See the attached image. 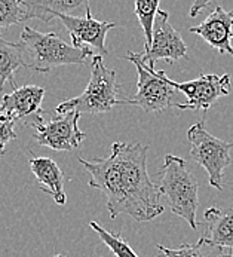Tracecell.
<instances>
[{"instance_id":"3","label":"cell","mask_w":233,"mask_h":257,"mask_svg":"<svg viewBox=\"0 0 233 257\" xmlns=\"http://www.w3.org/2000/svg\"><path fill=\"white\" fill-rule=\"evenodd\" d=\"M159 190L166 198L169 210L184 219L192 229H197L196 211L199 205L197 180L189 170L186 161L175 155H165V162L160 170Z\"/></svg>"},{"instance_id":"20","label":"cell","mask_w":233,"mask_h":257,"mask_svg":"<svg viewBox=\"0 0 233 257\" xmlns=\"http://www.w3.org/2000/svg\"><path fill=\"white\" fill-rule=\"evenodd\" d=\"M15 122L6 111L0 109V156L6 153V147L11 142L17 140Z\"/></svg>"},{"instance_id":"26","label":"cell","mask_w":233,"mask_h":257,"mask_svg":"<svg viewBox=\"0 0 233 257\" xmlns=\"http://www.w3.org/2000/svg\"><path fill=\"white\" fill-rule=\"evenodd\" d=\"M232 45H233V43H232Z\"/></svg>"},{"instance_id":"1","label":"cell","mask_w":233,"mask_h":257,"mask_svg":"<svg viewBox=\"0 0 233 257\" xmlns=\"http://www.w3.org/2000/svg\"><path fill=\"white\" fill-rule=\"evenodd\" d=\"M147 150L149 146L140 143L115 142L107 158L79 159L89 173L88 184L106 195L112 219L126 214L143 223L165 211L160 190L147 173Z\"/></svg>"},{"instance_id":"19","label":"cell","mask_w":233,"mask_h":257,"mask_svg":"<svg viewBox=\"0 0 233 257\" xmlns=\"http://www.w3.org/2000/svg\"><path fill=\"white\" fill-rule=\"evenodd\" d=\"M32 20L29 9L18 0H0V32Z\"/></svg>"},{"instance_id":"8","label":"cell","mask_w":233,"mask_h":257,"mask_svg":"<svg viewBox=\"0 0 233 257\" xmlns=\"http://www.w3.org/2000/svg\"><path fill=\"white\" fill-rule=\"evenodd\" d=\"M169 85L187 97L186 103H175L174 107L180 110L206 111L220 97L230 94V74H202L189 82H174L168 79Z\"/></svg>"},{"instance_id":"5","label":"cell","mask_w":233,"mask_h":257,"mask_svg":"<svg viewBox=\"0 0 233 257\" xmlns=\"http://www.w3.org/2000/svg\"><path fill=\"white\" fill-rule=\"evenodd\" d=\"M126 60H129L138 72L137 80V92L134 97L123 98L119 104H131L137 106L146 113H160L169 107H174V95L175 89L169 85L168 76L163 70L155 72L153 67H149L141 61L140 54L128 52Z\"/></svg>"},{"instance_id":"25","label":"cell","mask_w":233,"mask_h":257,"mask_svg":"<svg viewBox=\"0 0 233 257\" xmlns=\"http://www.w3.org/2000/svg\"><path fill=\"white\" fill-rule=\"evenodd\" d=\"M20 3H24V2H29V0H18Z\"/></svg>"},{"instance_id":"13","label":"cell","mask_w":233,"mask_h":257,"mask_svg":"<svg viewBox=\"0 0 233 257\" xmlns=\"http://www.w3.org/2000/svg\"><path fill=\"white\" fill-rule=\"evenodd\" d=\"M205 232L199 242L218 250L229 248L233 254V208L211 207L203 213Z\"/></svg>"},{"instance_id":"6","label":"cell","mask_w":233,"mask_h":257,"mask_svg":"<svg viewBox=\"0 0 233 257\" xmlns=\"http://www.w3.org/2000/svg\"><path fill=\"white\" fill-rule=\"evenodd\" d=\"M187 140L190 143V158L205 168L209 177V184L223 190V173L232 164L230 149L233 143L211 136L205 130L203 120L196 122L189 128Z\"/></svg>"},{"instance_id":"2","label":"cell","mask_w":233,"mask_h":257,"mask_svg":"<svg viewBox=\"0 0 233 257\" xmlns=\"http://www.w3.org/2000/svg\"><path fill=\"white\" fill-rule=\"evenodd\" d=\"M20 43L29 69L46 73L52 67L85 64L95 54L91 49H79L66 43L57 33H40L32 27H24Z\"/></svg>"},{"instance_id":"24","label":"cell","mask_w":233,"mask_h":257,"mask_svg":"<svg viewBox=\"0 0 233 257\" xmlns=\"http://www.w3.org/2000/svg\"><path fill=\"white\" fill-rule=\"evenodd\" d=\"M52 257H66L64 254H55V256H52Z\"/></svg>"},{"instance_id":"7","label":"cell","mask_w":233,"mask_h":257,"mask_svg":"<svg viewBox=\"0 0 233 257\" xmlns=\"http://www.w3.org/2000/svg\"><path fill=\"white\" fill-rule=\"evenodd\" d=\"M79 111H69L64 114H55L51 120L45 122L42 116L27 125L35 130V140L40 146L49 147L58 152L76 150L86 134L79 128Z\"/></svg>"},{"instance_id":"14","label":"cell","mask_w":233,"mask_h":257,"mask_svg":"<svg viewBox=\"0 0 233 257\" xmlns=\"http://www.w3.org/2000/svg\"><path fill=\"white\" fill-rule=\"evenodd\" d=\"M30 168L36 180L39 182L40 190L51 195L58 205L67 202V195L64 190V174L57 162L46 156H32Z\"/></svg>"},{"instance_id":"11","label":"cell","mask_w":233,"mask_h":257,"mask_svg":"<svg viewBox=\"0 0 233 257\" xmlns=\"http://www.w3.org/2000/svg\"><path fill=\"white\" fill-rule=\"evenodd\" d=\"M190 32L202 37L220 54L233 57V11L227 12L221 6H215L199 26L190 27Z\"/></svg>"},{"instance_id":"10","label":"cell","mask_w":233,"mask_h":257,"mask_svg":"<svg viewBox=\"0 0 233 257\" xmlns=\"http://www.w3.org/2000/svg\"><path fill=\"white\" fill-rule=\"evenodd\" d=\"M187 57V46L180 36V33L171 26L169 14L159 9L153 23V40L147 52L140 54L143 63L155 69V63L165 60L169 64H174L180 58Z\"/></svg>"},{"instance_id":"21","label":"cell","mask_w":233,"mask_h":257,"mask_svg":"<svg viewBox=\"0 0 233 257\" xmlns=\"http://www.w3.org/2000/svg\"><path fill=\"white\" fill-rule=\"evenodd\" d=\"M157 250L165 257H208L203 251V244L197 241V244H183L178 248H166L162 244L156 245Z\"/></svg>"},{"instance_id":"12","label":"cell","mask_w":233,"mask_h":257,"mask_svg":"<svg viewBox=\"0 0 233 257\" xmlns=\"http://www.w3.org/2000/svg\"><path fill=\"white\" fill-rule=\"evenodd\" d=\"M45 88L36 85H24L14 88L12 92L2 97L0 109L6 111L14 120H21L29 116H42L45 111L42 103L45 98Z\"/></svg>"},{"instance_id":"9","label":"cell","mask_w":233,"mask_h":257,"mask_svg":"<svg viewBox=\"0 0 233 257\" xmlns=\"http://www.w3.org/2000/svg\"><path fill=\"white\" fill-rule=\"evenodd\" d=\"M54 18H58L69 35L72 37V45L79 49H91L95 55H107L106 36L107 33L117 27L116 23L98 21L92 17L91 8L86 11L85 17H72L58 14Z\"/></svg>"},{"instance_id":"23","label":"cell","mask_w":233,"mask_h":257,"mask_svg":"<svg viewBox=\"0 0 233 257\" xmlns=\"http://www.w3.org/2000/svg\"><path fill=\"white\" fill-rule=\"evenodd\" d=\"M218 257H233V254L232 253H230V254H220Z\"/></svg>"},{"instance_id":"16","label":"cell","mask_w":233,"mask_h":257,"mask_svg":"<svg viewBox=\"0 0 233 257\" xmlns=\"http://www.w3.org/2000/svg\"><path fill=\"white\" fill-rule=\"evenodd\" d=\"M21 67H27L21 43H12L0 36V91L6 83L17 88L15 72Z\"/></svg>"},{"instance_id":"17","label":"cell","mask_w":233,"mask_h":257,"mask_svg":"<svg viewBox=\"0 0 233 257\" xmlns=\"http://www.w3.org/2000/svg\"><path fill=\"white\" fill-rule=\"evenodd\" d=\"M159 3L160 0H135L134 5V12L138 18L140 27L143 29V33L146 37V51L147 52L152 46L153 40V23L155 17L159 11Z\"/></svg>"},{"instance_id":"15","label":"cell","mask_w":233,"mask_h":257,"mask_svg":"<svg viewBox=\"0 0 233 257\" xmlns=\"http://www.w3.org/2000/svg\"><path fill=\"white\" fill-rule=\"evenodd\" d=\"M32 18H38L43 23H51L55 15L64 14L78 17L86 14L89 9V0H29L24 2Z\"/></svg>"},{"instance_id":"18","label":"cell","mask_w":233,"mask_h":257,"mask_svg":"<svg viewBox=\"0 0 233 257\" xmlns=\"http://www.w3.org/2000/svg\"><path fill=\"white\" fill-rule=\"evenodd\" d=\"M89 226H91V229H94L97 232L100 239L107 245V248L116 257H138V254L132 250V247L122 238L120 233L104 229L97 221H89Z\"/></svg>"},{"instance_id":"4","label":"cell","mask_w":233,"mask_h":257,"mask_svg":"<svg viewBox=\"0 0 233 257\" xmlns=\"http://www.w3.org/2000/svg\"><path fill=\"white\" fill-rule=\"evenodd\" d=\"M119 83L116 80V72L104 66L101 55L92 57L91 79L85 91L67 101L60 103L55 107L57 114H64L69 111L100 114L107 113L119 104Z\"/></svg>"},{"instance_id":"22","label":"cell","mask_w":233,"mask_h":257,"mask_svg":"<svg viewBox=\"0 0 233 257\" xmlns=\"http://www.w3.org/2000/svg\"><path fill=\"white\" fill-rule=\"evenodd\" d=\"M211 2L212 0H193V3H192V8H190V12H189V15L194 18V17H197L208 5H211Z\"/></svg>"}]
</instances>
